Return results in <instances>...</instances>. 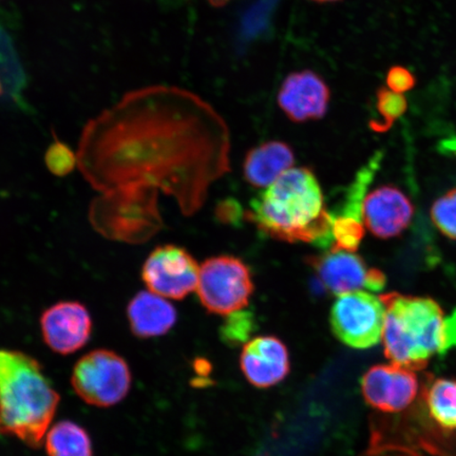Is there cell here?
Segmentation results:
<instances>
[{
	"mask_svg": "<svg viewBox=\"0 0 456 456\" xmlns=\"http://www.w3.org/2000/svg\"><path fill=\"white\" fill-rule=\"evenodd\" d=\"M295 162L292 148L281 141L265 142L248 152L243 164L244 178L255 187H269Z\"/></svg>",
	"mask_w": 456,
	"mask_h": 456,
	"instance_id": "e0dca14e",
	"label": "cell"
},
{
	"mask_svg": "<svg viewBox=\"0 0 456 456\" xmlns=\"http://www.w3.org/2000/svg\"><path fill=\"white\" fill-rule=\"evenodd\" d=\"M208 2L214 5V7H224L228 3H231L232 0H208Z\"/></svg>",
	"mask_w": 456,
	"mask_h": 456,
	"instance_id": "83f0119b",
	"label": "cell"
},
{
	"mask_svg": "<svg viewBox=\"0 0 456 456\" xmlns=\"http://www.w3.org/2000/svg\"><path fill=\"white\" fill-rule=\"evenodd\" d=\"M240 367L250 385L260 389L276 386L289 372L288 347L275 336H259L244 345Z\"/></svg>",
	"mask_w": 456,
	"mask_h": 456,
	"instance_id": "9a60e30c",
	"label": "cell"
},
{
	"mask_svg": "<svg viewBox=\"0 0 456 456\" xmlns=\"http://www.w3.org/2000/svg\"><path fill=\"white\" fill-rule=\"evenodd\" d=\"M196 290L205 310L227 316L248 305L254 292L252 273L236 256H213L200 266Z\"/></svg>",
	"mask_w": 456,
	"mask_h": 456,
	"instance_id": "8992f818",
	"label": "cell"
},
{
	"mask_svg": "<svg viewBox=\"0 0 456 456\" xmlns=\"http://www.w3.org/2000/svg\"><path fill=\"white\" fill-rule=\"evenodd\" d=\"M386 83L387 88L395 91L396 94H403L415 87L416 79L411 71H409L407 68L395 66L387 71Z\"/></svg>",
	"mask_w": 456,
	"mask_h": 456,
	"instance_id": "d4e9b609",
	"label": "cell"
},
{
	"mask_svg": "<svg viewBox=\"0 0 456 456\" xmlns=\"http://www.w3.org/2000/svg\"><path fill=\"white\" fill-rule=\"evenodd\" d=\"M127 318L135 338L148 339L167 334L175 327L178 312L162 296L141 290L129 301Z\"/></svg>",
	"mask_w": 456,
	"mask_h": 456,
	"instance_id": "2e32d148",
	"label": "cell"
},
{
	"mask_svg": "<svg viewBox=\"0 0 456 456\" xmlns=\"http://www.w3.org/2000/svg\"><path fill=\"white\" fill-rule=\"evenodd\" d=\"M88 219L107 240L146 243L163 228L159 191L144 184H129L100 192L90 203Z\"/></svg>",
	"mask_w": 456,
	"mask_h": 456,
	"instance_id": "5b68a950",
	"label": "cell"
},
{
	"mask_svg": "<svg viewBox=\"0 0 456 456\" xmlns=\"http://www.w3.org/2000/svg\"><path fill=\"white\" fill-rule=\"evenodd\" d=\"M328 293L339 296L361 289L379 292L387 277L378 269H369L361 256L346 250L330 248L329 252L306 259Z\"/></svg>",
	"mask_w": 456,
	"mask_h": 456,
	"instance_id": "30bf717a",
	"label": "cell"
},
{
	"mask_svg": "<svg viewBox=\"0 0 456 456\" xmlns=\"http://www.w3.org/2000/svg\"><path fill=\"white\" fill-rule=\"evenodd\" d=\"M426 402L431 418L444 429L456 431V380L437 379L428 387Z\"/></svg>",
	"mask_w": 456,
	"mask_h": 456,
	"instance_id": "d6986e66",
	"label": "cell"
},
{
	"mask_svg": "<svg viewBox=\"0 0 456 456\" xmlns=\"http://www.w3.org/2000/svg\"><path fill=\"white\" fill-rule=\"evenodd\" d=\"M413 215L411 201L395 186L375 188L364 198L363 224L375 237L391 239L401 235L411 224Z\"/></svg>",
	"mask_w": 456,
	"mask_h": 456,
	"instance_id": "5bb4252c",
	"label": "cell"
},
{
	"mask_svg": "<svg viewBox=\"0 0 456 456\" xmlns=\"http://www.w3.org/2000/svg\"><path fill=\"white\" fill-rule=\"evenodd\" d=\"M230 146L224 119L208 102L175 86H150L85 125L77 168L96 191L155 187L191 216L230 169Z\"/></svg>",
	"mask_w": 456,
	"mask_h": 456,
	"instance_id": "6da1fadb",
	"label": "cell"
},
{
	"mask_svg": "<svg viewBox=\"0 0 456 456\" xmlns=\"http://www.w3.org/2000/svg\"><path fill=\"white\" fill-rule=\"evenodd\" d=\"M199 275L196 259L185 248L173 244L153 249L141 272L148 290L173 300L184 299L196 290Z\"/></svg>",
	"mask_w": 456,
	"mask_h": 456,
	"instance_id": "9c48e42d",
	"label": "cell"
},
{
	"mask_svg": "<svg viewBox=\"0 0 456 456\" xmlns=\"http://www.w3.org/2000/svg\"><path fill=\"white\" fill-rule=\"evenodd\" d=\"M60 395L41 363L24 352L0 350V435L41 447Z\"/></svg>",
	"mask_w": 456,
	"mask_h": 456,
	"instance_id": "3957f363",
	"label": "cell"
},
{
	"mask_svg": "<svg viewBox=\"0 0 456 456\" xmlns=\"http://www.w3.org/2000/svg\"><path fill=\"white\" fill-rule=\"evenodd\" d=\"M71 383L85 403L101 408L112 407L128 395L130 369L116 352L94 350L79 359L73 369Z\"/></svg>",
	"mask_w": 456,
	"mask_h": 456,
	"instance_id": "52a82bcc",
	"label": "cell"
},
{
	"mask_svg": "<svg viewBox=\"0 0 456 456\" xmlns=\"http://www.w3.org/2000/svg\"><path fill=\"white\" fill-rule=\"evenodd\" d=\"M243 210L238 202L233 200H226L225 202H222L218 209H216V215L222 222H225L228 224H236L238 221L241 220Z\"/></svg>",
	"mask_w": 456,
	"mask_h": 456,
	"instance_id": "484cf974",
	"label": "cell"
},
{
	"mask_svg": "<svg viewBox=\"0 0 456 456\" xmlns=\"http://www.w3.org/2000/svg\"><path fill=\"white\" fill-rule=\"evenodd\" d=\"M386 307L385 355L391 362L413 370L444 355V312L436 300L399 293L380 296Z\"/></svg>",
	"mask_w": 456,
	"mask_h": 456,
	"instance_id": "277c9868",
	"label": "cell"
},
{
	"mask_svg": "<svg viewBox=\"0 0 456 456\" xmlns=\"http://www.w3.org/2000/svg\"><path fill=\"white\" fill-rule=\"evenodd\" d=\"M407 107V99L402 94L380 87L376 94V110L379 113L381 122L370 124V128L376 133H385L392 127L396 119L403 116Z\"/></svg>",
	"mask_w": 456,
	"mask_h": 456,
	"instance_id": "ffe728a7",
	"label": "cell"
},
{
	"mask_svg": "<svg viewBox=\"0 0 456 456\" xmlns=\"http://www.w3.org/2000/svg\"><path fill=\"white\" fill-rule=\"evenodd\" d=\"M313 2H316V3H334V2H338V0H313Z\"/></svg>",
	"mask_w": 456,
	"mask_h": 456,
	"instance_id": "f1b7e54d",
	"label": "cell"
},
{
	"mask_svg": "<svg viewBox=\"0 0 456 456\" xmlns=\"http://www.w3.org/2000/svg\"><path fill=\"white\" fill-rule=\"evenodd\" d=\"M45 164L51 174L64 178L77 167V153L66 142L54 138L45 151Z\"/></svg>",
	"mask_w": 456,
	"mask_h": 456,
	"instance_id": "44dd1931",
	"label": "cell"
},
{
	"mask_svg": "<svg viewBox=\"0 0 456 456\" xmlns=\"http://www.w3.org/2000/svg\"><path fill=\"white\" fill-rule=\"evenodd\" d=\"M444 353L456 347V309L452 312V315L444 317Z\"/></svg>",
	"mask_w": 456,
	"mask_h": 456,
	"instance_id": "4316f807",
	"label": "cell"
},
{
	"mask_svg": "<svg viewBox=\"0 0 456 456\" xmlns=\"http://www.w3.org/2000/svg\"><path fill=\"white\" fill-rule=\"evenodd\" d=\"M49 456H94L88 432L70 420L55 424L45 435Z\"/></svg>",
	"mask_w": 456,
	"mask_h": 456,
	"instance_id": "ac0fdd59",
	"label": "cell"
},
{
	"mask_svg": "<svg viewBox=\"0 0 456 456\" xmlns=\"http://www.w3.org/2000/svg\"><path fill=\"white\" fill-rule=\"evenodd\" d=\"M44 341L57 354L69 355L88 344L93 318L82 302L64 300L45 309L41 316Z\"/></svg>",
	"mask_w": 456,
	"mask_h": 456,
	"instance_id": "7c38bea8",
	"label": "cell"
},
{
	"mask_svg": "<svg viewBox=\"0 0 456 456\" xmlns=\"http://www.w3.org/2000/svg\"><path fill=\"white\" fill-rule=\"evenodd\" d=\"M330 90L312 70L289 73L278 91V105L290 121L305 123L321 119L329 110Z\"/></svg>",
	"mask_w": 456,
	"mask_h": 456,
	"instance_id": "4fadbf2b",
	"label": "cell"
},
{
	"mask_svg": "<svg viewBox=\"0 0 456 456\" xmlns=\"http://www.w3.org/2000/svg\"><path fill=\"white\" fill-rule=\"evenodd\" d=\"M333 220V245L330 248L355 253L364 236L363 222L347 218Z\"/></svg>",
	"mask_w": 456,
	"mask_h": 456,
	"instance_id": "603a6c76",
	"label": "cell"
},
{
	"mask_svg": "<svg viewBox=\"0 0 456 456\" xmlns=\"http://www.w3.org/2000/svg\"><path fill=\"white\" fill-rule=\"evenodd\" d=\"M386 307L380 297L366 290L338 296L330 313L333 333L356 350L370 349L383 339Z\"/></svg>",
	"mask_w": 456,
	"mask_h": 456,
	"instance_id": "ba28073f",
	"label": "cell"
},
{
	"mask_svg": "<svg viewBox=\"0 0 456 456\" xmlns=\"http://www.w3.org/2000/svg\"><path fill=\"white\" fill-rule=\"evenodd\" d=\"M419 390L415 370L393 362L370 367L362 379L364 401L385 413L403 411L415 401Z\"/></svg>",
	"mask_w": 456,
	"mask_h": 456,
	"instance_id": "8fae6325",
	"label": "cell"
},
{
	"mask_svg": "<svg viewBox=\"0 0 456 456\" xmlns=\"http://www.w3.org/2000/svg\"><path fill=\"white\" fill-rule=\"evenodd\" d=\"M245 216L277 240L327 248L333 245V216L316 175L290 168L250 202Z\"/></svg>",
	"mask_w": 456,
	"mask_h": 456,
	"instance_id": "7a4b0ae2",
	"label": "cell"
},
{
	"mask_svg": "<svg viewBox=\"0 0 456 456\" xmlns=\"http://www.w3.org/2000/svg\"><path fill=\"white\" fill-rule=\"evenodd\" d=\"M224 326L221 327V338L228 345H239L247 341L255 329V316L249 311H238L226 316Z\"/></svg>",
	"mask_w": 456,
	"mask_h": 456,
	"instance_id": "cb8c5ba5",
	"label": "cell"
},
{
	"mask_svg": "<svg viewBox=\"0 0 456 456\" xmlns=\"http://www.w3.org/2000/svg\"><path fill=\"white\" fill-rule=\"evenodd\" d=\"M431 219L444 237L456 240V188L433 203Z\"/></svg>",
	"mask_w": 456,
	"mask_h": 456,
	"instance_id": "7402d4cb",
	"label": "cell"
}]
</instances>
